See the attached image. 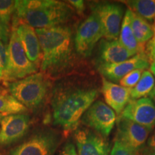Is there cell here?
<instances>
[{"label": "cell", "instance_id": "1", "mask_svg": "<svg viewBox=\"0 0 155 155\" xmlns=\"http://www.w3.org/2000/svg\"><path fill=\"white\" fill-rule=\"evenodd\" d=\"M98 94V89L91 86L71 84L57 87L51 99L53 124L62 128L66 134L75 131Z\"/></svg>", "mask_w": 155, "mask_h": 155}, {"label": "cell", "instance_id": "2", "mask_svg": "<svg viewBox=\"0 0 155 155\" xmlns=\"http://www.w3.org/2000/svg\"><path fill=\"white\" fill-rule=\"evenodd\" d=\"M35 31L42 51V72L48 75L61 73L71 64L73 57L75 46L72 30L63 25Z\"/></svg>", "mask_w": 155, "mask_h": 155}, {"label": "cell", "instance_id": "3", "mask_svg": "<svg viewBox=\"0 0 155 155\" xmlns=\"http://www.w3.org/2000/svg\"><path fill=\"white\" fill-rule=\"evenodd\" d=\"M69 4L56 0H17L15 17L32 28H48L63 25L73 17Z\"/></svg>", "mask_w": 155, "mask_h": 155}, {"label": "cell", "instance_id": "4", "mask_svg": "<svg viewBox=\"0 0 155 155\" xmlns=\"http://www.w3.org/2000/svg\"><path fill=\"white\" fill-rule=\"evenodd\" d=\"M50 86L48 77L43 73L34 74L9 84L12 96L27 108L35 109L44 102Z\"/></svg>", "mask_w": 155, "mask_h": 155}, {"label": "cell", "instance_id": "5", "mask_svg": "<svg viewBox=\"0 0 155 155\" xmlns=\"http://www.w3.org/2000/svg\"><path fill=\"white\" fill-rule=\"evenodd\" d=\"M38 65L30 61L25 53L17 35L16 30L12 26L7 44V64L3 75L6 82H14L36 73Z\"/></svg>", "mask_w": 155, "mask_h": 155}, {"label": "cell", "instance_id": "6", "mask_svg": "<svg viewBox=\"0 0 155 155\" xmlns=\"http://www.w3.org/2000/svg\"><path fill=\"white\" fill-rule=\"evenodd\" d=\"M61 141L62 136L58 131L41 129L11 150L8 155H54Z\"/></svg>", "mask_w": 155, "mask_h": 155}, {"label": "cell", "instance_id": "7", "mask_svg": "<svg viewBox=\"0 0 155 155\" xmlns=\"http://www.w3.org/2000/svg\"><path fill=\"white\" fill-rule=\"evenodd\" d=\"M102 37L104 31L99 19L92 12L77 29L74 38L75 49L79 55L88 57Z\"/></svg>", "mask_w": 155, "mask_h": 155}, {"label": "cell", "instance_id": "8", "mask_svg": "<svg viewBox=\"0 0 155 155\" xmlns=\"http://www.w3.org/2000/svg\"><path fill=\"white\" fill-rule=\"evenodd\" d=\"M114 110L101 101H96L83 114L81 122L96 132L107 137L115 125Z\"/></svg>", "mask_w": 155, "mask_h": 155}, {"label": "cell", "instance_id": "9", "mask_svg": "<svg viewBox=\"0 0 155 155\" xmlns=\"http://www.w3.org/2000/svg\"><path fill=\"white\" fill-rule=\"evenodd\" d=\"M92 12L99 19L106 40H117L123 21V7L118 3L98 2L93 6Z\"/></svg>", "mask_w": 155, "mask_h": 155}, {"label": "cell", "instance_id": "10", "mask_svg": "<svg viewBox=\"0 0 155 155\" xmlns=\"http://www.w3.org/2000/svg\"><path fill=\"white\" fill-rule=\"evenodd\" d=\"M150 60L145 53H139L127 61L116 63H98V70L103 78L108 81L118 82L124 76L135 70L150 68Z\"/></svg>", "mask_w": 155, "mask_h": 155}, {"label": "cell", "instance_id": "11", "mask_svg": "<svg viewBox=\"0 0 155 155\" xmlns=\"http://www.w3.org/2000/svg\"><path fill=\"white\" fill-rule=\"evenodd\" d=\"M74 139L78 155H109L110 144L105 137L87 128H78Z\"/></svg>", "mask_w": 155, "mask_h": 155}, {"label": "cell", "instance_id": "12", "mask_svg": "<svg viewBox=\"0 0 155 155\" xmlns=\"http://www.w3.org/2000/svg\"><path fill=\"white\" fill-rule=\"evenodd\" d=\"M119 117L131 120L152 131L155 127V104L147 97L131 100Z\"/></svg>", "mask_w": 155, "mask_h": 155}, {"label": "cell", "instance_id": "13", "mask_svg": "<svg viewBox=\"0 0 155 155\" xmlns=\"http://www.w3.org/2000/svg\"><path fill=\"white\" fill-rule=\"evenodd\" d=\"M151 132L147 128L131 120L119 117L117 121V134L116 139L137 151L144 147Z\"/></svg>", "mask_w": 155, "mask_h": 155}, {"label": "cell", "instance_id": "14", "mask_svg": "<svg viewBox=\"0 0 155 155\" xmlns=\"http://www.w3.org/2000/svg\"><path fill=\"white\" fill-rule=\"evenodd\" d=\"M30 118L26 114H12L2 118L0 129V145L17 142L28 132Z\"/></svg>", "mask_w": 155, "mask_h": 155}, {"label": "cell", "instance_id": "15", "mask_svg": "<svg viewBox=\"0 0 155 155\" xmlns=\"http://www.w3.org/2000/svg\"><path fill=\"white\" fill-rule=\"evenodd\" d=\"M12 26L16 30L17 35L28 58L31 62L38 65L40 64V60L42 59V51L35 30L16 17L13 19Z\"/></svg>", "mask_w": 155, "mask_h": 155}, {"label": "cell", "instance_id": "16", "mask_svg": "<svg viewBox=\"0 0 155 155\" xmlns=\"http://www.w3.org/2000/svg\"><path fill=\"white\" fill-rule=\"evenodd\" d=\"M101 92L107 105L118 116L131 101L130 89L124 88L103 78Z\"/></svg>", "mask_w": 155, "mask_h": 155}, {"label": "cell", "instance_id": "17", "mask_svg": "<svg viewBox=\"0 0 155 155\" xmlns=\"http://www.w3.org/2000/svg\"><path fill=\"white\" fill-rule=\"evenodd\" d=\"M137 55L122 45L119 40H102L98 47L99 63H116L130 59Z\"/></svg>", "mask_w": 155, "mask_h": 155}, {"label": "cell", "instance_id": "18", "mask_svg": "<svg viewBox=\"0 0 155 155\" xmlns=\"http://www.w3.org/2000/svg\"><path fill=\"white\" fill-rule=\"evenodd\" d=\"M130 14L131 10L128 9L122 21L119 40L124 47L137 55L139 53H145L144 45L139 43L134 35L131 26Z\"/></svg>", "mask_w": 155, "mask_h": 155}, {"label": "cell", "instance_id": "19", "mask_svg": "<svg viewBox=\"0 0 155 155\" xmlns=\"http://www.w3.org/2000/svg\"><path fill=\"white\" fill-rule=\"evenodd\" d=\"M131 26L134 35L139 43L144 45L149 42L154 36V30L152 26L146 19L131 11Z\"/></svg>", "mask_w": 155, "mask_h": 155}, {"label": "cell", "instance_id": "20", "mask_svg": "<svg viewBox=\"0 0 155 155\" xmlns=\"http://www.w3.org/2000/svg\"><path fill=\"white\" fill-rule=\"evenodd\" d=\"M155 86L154 75L150 71H143L139 82L132 88L130 89V95L132 100L145 98L150 95Z\"/></svg>", "mask_w": 155, "mask_h": 155}, {"label": "cell", "instance_id": "21", "mask_svg": "<svg viewBox=\"0 0 155 155\" xmlns=\"http://www.w3.org/2000/svg\"><path fill=\"white\" fill-rule=\"evenodd\" d=\"M125 3L131 12L148 22L155 19V0H131Z\"/></svg>", "mask_w": 155, "mask_h": 155}, {"label": "cell", "instance_id": "22", "mask_svg": "<svg viewBox=\"0 0 155 155\" xmlns=\"http://www.w3.org/2000/svg\"><path fill=\"white\" fill-rule=\"evenodd\" d=\"M28 108L12 95L0 94V114L3 117L12 114H25Z\"/></svg>", "mask_w": 155, "mask_h": 155}, {"label": "cell", "instance_id": "23", "mask_svg": "<svg viewBox=\"0 0 155 155\" xmlns=\"http://www.w3.org/2000/svg\"><path fill=\"white\" fill-rule=\"evenodd\" d=\"M15 13V1L0 0V17L7 24H10L11 17Z\"/></svg>", "mask_w": 155, "mask_h": 155}, {"label": "cell", "instance_id": "24", "mask_svg": "<svg viewBox=\"0 0 155 155\" xmlns=\"http://www.w3.org/2000/svg\"><path fill=\"white\" fill-rule=\"evenodd\" d=\"M143 71V70H135L129 73L119 81L120 86L129 89L132 88L139 82Z\"/></svg>", "mask_w": 155, "mask_h": 155}, {"label": "cell", "instance_id": "25", "mask_svg": "<svg viewBox=\"0 0 155 155\" xmlns=\"http://www.w3.org/2000/svg\"><path fill=\"white\" fill-rule=\"evenodd\" d=\"M110 155H141V153L116 139Z\"/></svg>", "mask_w": 155, "mask_h": 155}, {"label": "cell", "instance_id": "26", "mask_svg": "<svg viewBox=\"0 0 155 155\" xmlns=\"http://www.w3.org/2000/svg\"><path fill=\"white\" fill-rule=\"evenodd\" d=\"M7 44L0 41V78L3 79L4 73L7 64Z\"/></svg>", "mask_w": 155, "mask_h": 155}, {"label": "cell", "instance_id": "27", "mask_svg": "<svg viewBox=\"0 0 155 155\" xmlns=\"http://www.w3.org/2000/svg\"><path fill=\"white\" fill-rule=\"evenodd\" d=\"M10 33L9 25L7 24L0 17V41H2L7 44L9 40V37H10Z\"/></svg>", "mask_w": 155, "mask_h": 155}, {"label": "cell", "instance_id": "28", "mask_svg": "<svg viewBox=\"0 0 155 155\" xmlns=\"http://www.w3.org/2000/svg\"><path fill=\"white\" fill-rule=\"evenodd\" d=\"M145 54L151 62L155 60V40L154 39H151L147 42L145 48Z\"/></svg>", "mask_w": 155, "mask_h": 155}, {"label": "cell", "instance_id": "29", "mask_svg": "<svg viewBox=\"0 0 155 155\" xmlns=\"http://www.w3.org/2000/svg\"><path fill=\"white\" fill-rule=\"evenodd\" d=\"M58 155H78L73 143L67 142L60 151Z\"/></svg>", "mask_w": 155, "mask_h": 155}, {"label": "cell", "instance_id": "30", "mask_svg": "<svg viewBox=\"0 0 155 155\" xmlns=\"http://www.w3.org/2000/svg\"><path fill=\"white\" fill-rule=\"evenodd\" d=\"M68 3L78 14H82L85 10V3L82 0H70Z\"/></svg>", "mask_w": 155, "mask_h": 155}, {"label": "cell", "instance_id": "31", "mask_svg": "<svg viewBox=\"0 0 155 155\" xmlns=\"http://www.w3.org/2000/svg\"><path fill=\"white\" fill-rule=\"evenodd\" d=\"M147 146L151 153H155V129L147 141Z\"/></svg>", "mask_w": 155, "mask_h": 155}, {"label": "cell", "instance_id": "32", "mask_svg": "<svg viewBox=\"0 0 155 155\" xmlns=\"http://www.w3.org/2000/svg\"><path fill=\"white\" fill-rule=\"evenodd\" d=\"M150 68V72L152 73L153 75H155V60L151 62Z\"/></svg>", "mask_w": 155, "mask_h": 155}, {"label": "cell", "instance_id": "33", "mask_svg": "<svg viewBox=\"0 0 155 155\" xmlns=\"http://www.w3.org/2000/svg\"><path fill=\"white\" fill-rule=\"evenodd\" d=\"M150 96H151V98L154 100V101L155 102V86H154V89H153L152 93L150 94Z\"/></svg>", "mask_w": 155, "mask_h": 155}, {"label": "cell", "instance_id": "34", "mask_svg": "<svg viewBox=\"0 0 155 155\" xmlns=\"http://www.w3.org/2000/svg\"><path fill=\"white\" fill-rule=\"evenodd\" d=\"M2 118H3L2 114H0V129H1V121H2Z\"/></svg>", "mask_w": 155, "mask_h": 155}, {"label": "cell", "instance_id": "35", "mask_svg": "<svg viewBox=\"0 0 155 155\" xmlns=\"http://www.w3.org/2000/svg\"><path fill=\"white\" fill-rule=\"evenodd\" d=\"M153 30H154V36H153V38L152 39L155 40V26H153Z\"/></svg>", "mask_w": 155, "mask_h": 155}, {"label": "cell", "instance_id": "36", "mask_svg": "<svg viewBox=\"0 0 155 155\" xmlns=\"http://www.w3.org/2000/svg\"><path fill=\"white\" fill-rule=\"evenodd\" d=\"M0 155H5L3 154V152H2V150H1V149H0Z\"/></svg>", "mask_w": 155, "mask_h": 155}, {"label": "cell", "instance_id": "37", "mask_svg": "<svg viewBox=\"0 0 155 155\" xmlns=\"http://www.w3.org/2000/svg\"><path fill=\"white\" fill-rule=\"evenodd\" d=\"M150 155H155V153H150Z\"/></svg>", "mask_w": 155, "mask_h": 155}, {"label": "cell", "instance_id": "38", "mask_svg": "<svg viewBox=\"0 0 155 155\" xmlns=\"http://www.w3.org/2000/svg\"><path fill=\"white\" fill-rule=\"evenodd\" d=\"M154 26H155V19H154Z\"/></svg>", "mask_w": 155, "mask_h": 155}, {"label": "cell", "instance_id": "39", "mask_svg": "<svg viewBox=\"0 0 155 155\" xmlns=\"http://www.w3.org/2000/svg\"><path fill=\"white\" fill-rule=\"evenodd\" d=\"M2 79V78H0V81H1Z\"/></svg>", "mask_w": 155, "mask_h": 155}]
</instances>
